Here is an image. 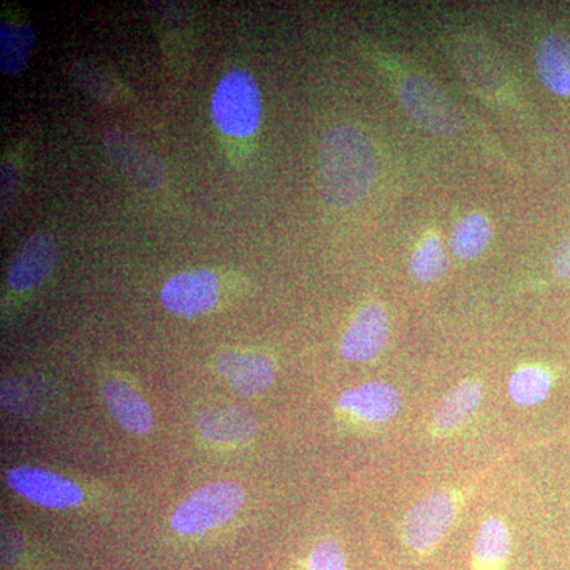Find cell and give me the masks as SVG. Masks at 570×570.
Wrapping results in <instances>:
<instances>
[{"instance_id": "obj_26", "label": "cell", "mask_w": 570, "mask_h": 570, "mask_svg": "<svg viewBox=\"0 0 570 570\" xmlns=\"http://www.w3.org/2000/svg\"><path fill=\"white\" fill-rule=\"evenodd\" d=\"M553 269L558 276L570 279V236L554 250Z\"/></svg>"}, {"instance_id": "obj_15", "label": "cell", "mask_w": 570, "mask_h": 570, "mask_svg": "<svg viewBox=\"0 0 570 570\" xmlns=\"http://www.w3.org/2000/svg\"><path fill=\"white\" fill-rule=\"evenodd\" d=\"M535 69L540 81L558 96H570V40L562 33H550L539 45Z\"/></svg>"}, {"instance_id": "obj_20", "label": "cell", "mask_w": 570, "mask_h": 570, "mask_svg": "<svg viewBox=\"0 0 570 570\" xmlns=\"http://www.w3.org/2000/svg\"><path fill=\"white\" fill-rule=\"evenodd\" d=\"M493 228L490 220L479 213L469 214L456 224L450 236V249L459 258L471 261L478 257L490 245Z\"/></svg>"}, {"instance_id": "obj_6", "label": "cell", "mask_w": 570, "mask_h": 570, "mask_svg": "<svg viewBox=\"0 0 570 570\" xmlns=\"http://www.w3.org/2000/svg\"><path fill=\"white\" fill-rule=\"evenodd\" d=\"M455 515L456 501L452 494L441 491L423 498L404 520V542L415 553H431L452 528Z\"/></svg>"}, {"instance_id": "obj_16", "label": "cell", "mask_w": 570, "mask_h": 570, "mask_svg": "<svg viewBox=\"0 0 570 570\" xmlns=\"http://www.w3.org/2000/svg\"><path fill=\"white\" fill-rule=\"evenodd\" d=\"M483 389L478 381H466L452 390L433 412V426L439 433L459 430L474 417L482 403Z\"/></svg>"}, {"instance_id": "obj_21", "label": "cell", "mask_w": 570, "mask_h": 570, "mask_svg": "<svg viewBox=\"0 0 570 570\" xmlns=\"http://www.w3.org/2000/svg\"><path fill=\"white\" fill-rule=\"evenodd\" d=\"M48 389L33 377H13L3 381L2 406L11 414H31L47 406Z\"/></svg>"}, {"instance_id": "obj_5", "label": "cell", "mask_w": 570, "mask_h": 570, "mask_svg": "<svg viewBox=\"0 0 570 570\" xmlns=\"http://www.w3.org/2000/svg\"><path fill=\"white\" fill-rule=\"evenodd\" d=\"M401 100L406 111L423 129L436 135H453L461 127L460 112L448 94L433 81L412 75L401 86Z\"/></svg>"}, {"instance_id": "obj_8", "label": "cell", "mask_w": 570, "mask_h": 570, "mask_svg": "<svg viewBox=\"0 0 570 570\" xmlns=\"http://www.w3.org/2000/svg\"><path fill=\"white\" fill-rule=\"evenodd\" d=\"M7 483L14 493L41 508H77L85 498L77 483L47 469L29 466L11 469L7 474Z\"/></svg>"}, {"instance_id": "obj_24", "label": "cell", "mask_w": 570, "mask_h": 570, "mask_svg": "<svg viewBox=\"0 0 570 570\" xmlns=\"http://www.w3.org/2000/svg\"><path fill=\"white\" fill-rule=\"evenodd\" d=\"M307 570H347L346 554L340 542L333 539L318 540L307 560Z\"/></svg>"}, {"instance_id": "obj_10", "label": "cell", "mask_w": 570, "mask_h": 570, "mask_svg": "<svg viewBox=\"0 0 570 570\" xmlns=\"http://www.w3.org/2000/svg\"><path fill=\"white\" fill-rule=\"evenodd\" d=\"M389 341V317L377 303L363 306L341 340V355L348 362L367 363L376 358Z\"/></svg>"}, {"instance_id": "obj_13", "label": "cell", "mask_w": 570, "mask_h": 570, "mask_svg": "<svg viewBox=\"0 0 570 570\" xmlns=\"http://www.w3.org/2000/svg\"><path fill=\"white\" fill-rule=\"evenodd\" d=\"M197 426L206 441L227 448L247 444L257 433L253 415L239 406L209 409L198 417Z\"/></svg>"}, {"instance_id": "obj_25", "label": "cell", "mask_w": 570, "mask_h": 570, "mask_svg": "<svg viewBox=\"0 0 570 570\" xmlns=\"http://www.w3.org/2000/svg\"><path fill=\"white\" fill-rule=\"evenodd\" d=\"M13 164L3 163L2 165V208H10L11 200H13L14 193H17V174H14Z\"/></svg>"}, {"instance_id": "obj_19", "label": "cell", "mask_w": 570, "mask_h": 570, "mask_svg": "<svg viewBox=\"0 0 570 570\" xmlns=\"http://www.w3.org/2000/svg\"><path fill=\"white\" fill-rule=\"evenodd\" d=\"M36 32L24 22L0 21V69L10 77L22 73L31 61Z\"/></svg>"}, {"instance_id": "obj_23", "label": "cell", "mask_w": 570, "mask_h": 570, "mask_svg": "<svg viewBox=\"0 0 570 570\" xmlns=\"http://www.w3.org/2000/svg\"><path fill=\"white\" fill-rule=\"evenodd\" d=\"M449 261L445 247L436 236L426 238L412 255L411 272L422 283H434L448 273Z\"/></svg>"}, {"instance_id": "obj_7", "label": "cell", "mask_w": 570, "mask_h": 570, "mask_svg": "<svg viewBox=\"0 0 570 570\" xmlns=\"http://www.w3.org/2000/svg\"><path fill=\"white\" fill-rule=\"evenodd\" d=\"M219 279L209 269H193L171 276L160 291V302L175 316L198 317L219 302Z\"/></svg>"}, {"instance_id": "obj_3", "label": "cell", "mask_w": 570, "mask_h": 570, "mask_svg": "<svg viewBox=\"0 0 570 570\" xmlns=\"http://www.w3.org/2000/svg\"><path fill=\"white\" fill-rule=\"evenodd\" d=\"M245 502L236 482H214L189 494L171 515V528L183 535H202L223 527Z\"/></svg>"}, {"instance_id": "obj_12", "label": "cell", "mask_w": 570, "mask_h": 570, "mask_svg": "<svg viewBox=\"0 0 570 570\" xmlns=\"http://www.w3.org/2000/svg\"><path fill=\"white\" fill-rule=\"evenodd\" d=\"M340 407L363 422L385 423L400 412L401 395L385 382H367L344 392L340 397Z\"/></svg>"}, {"instance_id": "obj_4", "label": "cell", "mask_w": 570, "mask_h": 570, "mask_svg": "<svg viewBox=\"0 0 570 570\" xmlns=\"http://www.w3.org/2000/svg\"><path fill=\"white\" fill-rule=\"evenodd\" d=\"M105 153L130 186L157 190L168 179L167 165L148 141L126 129H112L104 137Z\"/></svg>"}, {"instance_id": "obj_2", "label": "cell", "mask_w": 570, "mask_h": 570, "mask_svg": "<svg viewBox=\"0 0 570 570\" xmlns=\"http://www.w3.org/2000/svg\"><path fill=\"white\" fill-rule=\"evenodd\" d=\"M264 102L249 71L235 69L217 82L212 97V116L217 129L236 138L255 134L262 122Z\"/></svg>"}, {"instance_id": "obj_14", "label": "cell", "mask_w": 570, "mask_h": 570, "mask_svg": "<svg viewBox=\"0 0 570 570\" xmlns=\"http://www.w3.org/2000/svg\"><path fill=\"white\" fill-rule=\"evenodd\" d=\"M102 395L116 422L134 434H146L153 428V412L145 397L118 379L105 382Z\"/></svg>"}, {"instance_id": "obj_18", "label": "cell", "mask_w": 570, "mask_h": 570, "mask_svg": "<svg viewBox=\"0 0 570 570\" xmlns=\"http://www.w3.org/2000/svg\"><path fill=\"white\" fill-rule=\"evenodd\" d=\"M510 557V532L504 521H483L472 549V570H505Z\"/></svg>"}, {"instance_id": "obj_22", "label": "cell", "mask_w": 570, "mask_h": 570, "mask_svg": "<svg viewBox=\"0 0 570 570\" xmlns=\"http://www.w3.org/2000/svg\"><path fill=\"white\" fill-rule=\"evenodd\" d=\"M553 377L546 367L523 366L509 381V395L519 406H535L550 395Z\"/></svg>"}, {"instance_id": "obj_17", "label": "cell", "mask_w": 570, "mask_h": 570, "mask_svg": "<svg viewBox=\"0 0 570 570\" xmlns=\"http://www.w3.org/2000/svg\"><path fill=\"white\" fill-rule=\"evenodd\" d=\"M70 80L97 102L118 105L129 97L126 86L99 63L71 61L67 66Z\"/></svg>"}, {"instance_id": "obj_1", "label": "cell", "mask_w": 570, "mask_h": 570, "mask_svg": "<svg viewBox=\"0 0 570 570\" xmlns=\"http://www.w3.org/2000/svg\"><path fill=\"white\" fill-rule=\"evenodd\" d=\"M373 145L355 126H335L324 135L318 149V190L326 204L346 208L362 202L376 179Z\"/></svg>"}, {"instance_id": "obj_11", "label": "cell", "mask_w": 570, "mask_h": 570, "mask_svg": "<svg viewBox=\"0 0 570 570\" xmlns=\"http://www.w3.org/2000/svg\"><path fill=\"white\" fill-rule=\"evenodd\" d=\"M216 366L230 387L243 396L261 395L275 381V363L258 352H223L217 355Z\"/></svg>"}, {"instance_id": "obj_9", "label": "cell", "mask_w": 570, "mask_h": 570, "mask_svg": "<svg viewBox=\"0 0 570 570\" xmlns=\"http://www.w3.org/2000/svg\"><path fill=\"white\" fill-rule=\"evenodd\" d=\"M59 246L50 234L37 232L18 247L9 266V285L13 291L24 292L39 287L50 277L58 265Z\"/></svg>"}]
</instances>
